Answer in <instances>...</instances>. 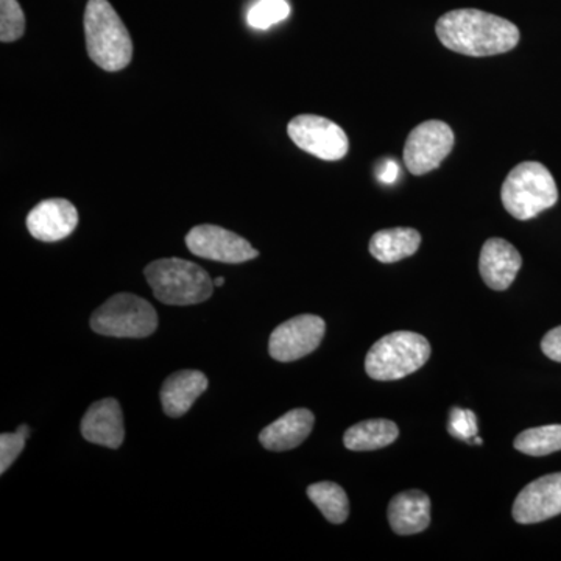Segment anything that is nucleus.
I'll list each match as a JSON object with an SVG mask.
<instances>
[{
	"instance_id": "nucleus-1",
	"label": "nucleus",
	"mask_w": 561,
	"mask_h": 561,
	"mask_svg": "<svg viewBox=\"0 0 561 561\" xmlns=\"http://www.w3.org/2000/svg\"><path fill=\"white\" fill-rule=\"evenodd\" d=\"M435 32L443 46L468 57L505 54L515 49L522 38L513 22L472 9L443 14Z\"/></svg>"
},
{
	"instance_id": "nucleus-2",
	"label": "nucleus",
	"mask_w": 561,
	"mask_h": 561,
	"mask_svg": "<svg viewBox=\"0 0 561 561\" xmlns=\"http://www.w3.org/2000/svg\"><path fill=\"white\" fill-rule=\"evenodd\" d=\"M88 55L99 68L117 72L133 60V41L108 0H90L84 10Z\"/></svg>"
},
{
	"instance_id": "nucleus-3",
	"label": "nucleus",
	"mask_w": 561,
	"mask_h": 561,
	"mask_svg": "<svg viewBox=\"0 0 561 561\" xmlns=\"http://www.w3.org/2000/svg\"><path fill=\"white\" fill-rule=\"evenodd\" d=\"M147 283L154 297L169 306H192L209 300L214 280L194 262L169 257L146 267Z\"/></svg>"
},
{
	"instance_id": "nucleus-4",
	"label": "nucleus",
	"mask_w": 561,
	"mask_h": 561,
	"mask_svg": "<svg viewBox=\"0 0 561 561\" xmlns=\"http://www.w3.org/2000/svg\"><path fill=\"white\" fill-rule=\"evenodd\" d=\"M501 198L511 216L529 220L559 202V190L546 165L527 161L508 173L502 184Z\"/></svg>"
},
{
	"instance_id": "nucleus-5",
	"label": "nucleus",
	"mask_w": 561,
	"mask_h": 561,
	"mask_svg": "<svg viewBox=\"0 0 561 561\" xmlns=\"http://www.w3.org/2000/svg\"><path fill=\"white\" fill-rule=\"evenodd\" d=\"M424 335L397 331L375 343L365 357V371L375 381H398L419 371L431 357Z\"/></svg>"
},
{
	"instance_id": "nucleus-6",
	"label": "nucleus",
	"mask_w": 561,
	"mask_h": 561,
	"mask_svg": "<svg viewBox=\"0 0 561 561\" xmlns=\"http://www.w3.org/2000/svg\"><path fill=\"white\" fill-rule=\"evenodd\" d=\"M92 331L106 337L144 339L158 328L153 306L133 294H117L91 317Z\"/></svg>"
},
{
	"instance_id": "nucleus-7",
	"label": "nucleus",
	"mask_w": 561,
	"mask_h": 561,
	"mask_svg": "<svg viewBox=\"0 0 561 561\" xmlns=\"http://www.w3.org/2000/svg\"><path fill=\"white\" fill-rule=\"evenodd\" d=\"M287 133L295 146L320 160L339 161L348 153V136L327 117L301 114L290 121Z\"/></svg>"
},
{
	"instance_id": "nucleus-8",
	"label": "nucleus",
	"mask_w": 561,
	"mask_h": 561,
	"mask_svg": "<svg viewBox=\"0 0 561 561\" xmlns=\"http://www.w3.org/2000/svg\"><path fill=\"white\" fill-rule=\"evenodd\" d=\"M454 147L451 127L427 121L413 128L404 146V162L412 175H426L448 158Z\"/></svg>"
},
{
	"instance_id": "nucleus-9",
	"label": "nucleus",
	"mask_w": 561,
	"mask_h": 561,
	"mask_svg": "<svg viewBox=\"0 0 561 561\" xmlns=\"http://www.w3.org/2000/svg\"><path fill=\"white\" fill-rule=\"evenodd\" d=\"M186 245L195 256L225 264H242L260 256V251L253 249L247 239L216 225L192 228L186 236Z\"/></svg>"
},
{
	"instance_id": "nucleus-10",
	"label": "nucleus",
	"mask_w": 561,
	"mask_h": 561,
	"mask_svg": "<svg viewBox=\"0 0 561 561\" xmlns=\"http://www.w3.org/2000/svg\"><path fill=\"white\" fill-rule=\"evenodd\" d=\"M327 323L317 316H298L272 332L268 353L278 362H294L319 348Z\"/></svg>"
},
{
	"instance_id": "nucleus-11",
	"label": "nucleus",
	"mask_w": 561,
	"mask_h": 561,
	"mask_svg": "<svg viewBox=\"0 0 561 561\" xmlns=\"http://www.w3.org/2000/svg\"><path fill=\"white\" fill-rule=\"evenodd\" d=\"M512 513L519 524L548 522L561 515V472L530 482L516 497Z\"/></svg>"
},
{
	"instance_id": "nucleus-12",
	"label": "nucleus",
	"mask_w": 561,
	"mask_h": 561,
	"mask_svg": "<svg viewBox=\"0 0 561 561\" xmlns=\"http://www.w3.org/2000/svg\"><path fill=\"white\" fill-rule=\"evenodd\" d=\"M79 225L76 206L65 198H50L38 203L28 213V232L41 242H58L68 238Z\"/></svg>"
},
{
	"instance_id": "nucleus-13",
	"label": "nucleus",
	"mask_w": 561,
	"mask_h": 561,
	"mask_svg": "<svg viewBox=\"0 0 561 561\" xmlns=\"http://www.w3.org/2000/svg\"><path fill=\"white\" fill-rule=\"evenodd\" d=\"M522 254L511 242L493 238L483 243L479 272L490 289L507 290L522 271Z\"/></svg>"
},
{
	"instance_id": "nucleus-14",
	"label": "nucleus",
	"mask_w": 561,
	"mask_h": 561,
	"mask_svg": "<svg viewBox=\"0 0 561 561\" xmlns=\"http://www.w3.org/2000/svg\"><path fill=\"white\" fill-rule=\"evenodd\" d=\"M84 440L106 448H121L125 438L124 415L113 398L94 402L81 420Z\"/></svg>"
},
{
	"instance_id": "nucleus-15",
	"label": "nucleus",
	"mask_w": 561,
	"mask_h": 561,
	"mask_svg": "<svg viewBox=\"0 0 561 561\" xmlns=\"http://www.w3.org/2000/svg\"><path fill=\"white\" fill-rule=\"evenodd\" d=\"M316 416L308 409H294L261 432L260 442L268 451L298 448L311 435Z\"/></svg>"
},
{
	"instance_id": "nucleus-16",
	"label": "nucleus",
	"mask_w": 561,
	"mask_h": 561,
	"mask_svg": "<svg viewBox=\"0 0 561 561\" xmlns=\"http://www.w3.org/2000/svg\"><path fill=\"white\" fill-rule=\"evenodd\" d=\"M387 516L394 534H421L431 524L430 496L420 490L402 491L390 501Z\"/></svg>"
},
{
	"instance_id": "nucleus-17",
	"label": "nucleus",
	"mask_w": 561,
	"mask_h": 561,
	"mask_svg": "<svg viewBox=\"0 0 561 561\" xmlns=\"http://www.w3.org/2000/svg\"><path fill=\"white\" fill-rule=\"evenodd\" d=\"M208 386L205 373L198 370L173 373L165 379L161 389V402L165 415L171 419L186 415L197 398L208 389Z\"/></svg>"
},
{
	"instance_id": "nucleus-18",
	"label": "nucleus",
	"mask_w": 561,
	"mask_h": 561,
	"mask_svg": "<svg viewBox=\"0 0 561 561\" xmlns=\"http://www.w3.org/2000/svg\"><path fill=\"white\" fill-rule=\"evenodd\" d=\"M420 245V232L413 228H390V230L376 232L368 250H370L371 256L382 264H393V262L413 256Z\"/></svg>"
},
{
	"instance_id": "nucleus-19",
	"label": "nucleus",
	"mask_w": 561,
	"mask_h": 561,
	"mask_svg": "<svg viewBox=\"0 0 561 561\" xmlns=\"http://www.w3.org/2000/svg\"><path fill=\"white\" fill-rule=\"evenodd\" d=\"M400 435L397 424L390 420H368L354 424L343 435V443L350 451H376L386 448Z\"/></svg>"
},
{
	"instance_id": "nucleus-20",
	"label": "nucleus",
	"mask_w": 561,
	"mask_h": 561,
	"mask_svg": "<svg viewBox=\"0 0 561 561\" xmlns=\"http://www.w3.org/2000/svg\"><path fill=\"white\" fill-rule=\"evenodd\" d=\"M309 500L332 524H342L348 519L350 501L345 490L334 482H319L308 489Z\"/></svg>"
},
{
	"instance_id": "nucleus-21",
	"label": "nucleus",
	"mask_w": 561,
	"mask_h": 561,
	"mask_svg": "<svg viewBox=\"0 0 561 561\" xmlns=\"http://www.w3.org/2000/svg\"><path fill=\"white\" fill-rule=\"evenodd\" d=\"M516 451L531 457L551 456L561 451V424H549V426L531 427L522 432L515 438Z\"/></svg>"
},
{
	"instance_id": "nucleus-22",
	"label": "nucleus",
	"mask_w": 561,
	"mask_h": 561,
	"mask_svg": "<svg viewBox=\"0 0 561 561\" xmlns=\"http://www.w3.org/2000/svg\"><path fill=\"white\" fill-rule=\"evenodd\" d=\"M290 14V5L287 0H260L251 7L247 14L250 27L257 31H267L272 25L287 20Z\"/></svg>"
},
{
	"instance_id": "nucleus-23",
	"label": "nucleus",
	"mask_w": 561,
	"mask_h": 561,
	"mask_svg": "<svg viewBox=\"0 0 561 561\" xmlns=\"http://www.w3.org/2000/svg\"><path fill=\"white\" fill-rule=\"evenodd\" d=\"M25 32V16L18 0H0V41L13 43Z\"/></svg>"
},
{
	"instance_id": "nucleus-24",
	"label": "nucleus",
	"mask_w": 561,
	"mask_h": 561,
	"mask_svg": "<svg viewBox=\"0 0 561 561\" xmlns=\"http://www.w3.org/2000/svg\"><path fill=\"white\" fill-rule=\"evenodd\" d=\"M448 432L457 440L471 443L478 437V419L476 413L467 409L453 408L449 412Z\"/></svg>"
},
{
	"instance_id": "nucleus-25",
	"label": "nucleus",
	"mask_w": 561,
	"mask_h": 561,
	"mask_svg": "<svg viewBox=\"0 0 561 561\" xmlns=\"http://www.w3.org/2000/svg\"><path fill=\"white\" fill-rule=\"evenodd\" d=\"M25 442H27V437L22 435L20 431L3 432L0 435V472L2 474H5L11 465L20 457Z\"/></svg>"
},
{
	"instance_id": "nucleus-26",
	"label": "nucleus",
	"mask_w": 561,
	"mask_h": 561,
	"mask_svg": "<svg viewBox=\"0 0 561 561\" xmlns=\"http://www.w3.org/2000/svg\"><path fill=\"white\" fill-rule=\"evenodd\" d=\"M541 350L549 359L561 364V327L553 328L542 337Z\"/></svg>"
},
{
	"instance_id": "nucleus-27",
	"label": "nucleus",
	"mask_w": 561,
	"mask_h": 561,
	"mask_svg": "<svg viewBox=\"0 0 561 561\" xmlns=\"http://www.w3.org/2000/svg\"><path fill=\"white\" fill-rule=\"evenodd\" d=\"M398 173H400V169H398L397 162L387 160L379 165L378 179L382 183L391 184L397 181Z\"/></svg>"
},
{
	"instance_id": "nucleus-28",
	"label": "nucleus",
	"mask_w": 561,
	"mask_h": 561,
	"mask_svg": "<svg viewBox=\"0 0 561 561\" xmlns=\"http://www.w3.org/2000/svg\"><path fill=\"white\" fill-rule=\"evenodd\" d=\"M18 431H20L22 435H25V437H31V427L25 426V424H22V426L18 427Z\"/></svg>"
},
{
	"instance_id": "nucleus-29",
	"label": "nucleus",
	"mask_w": 561,
	"mask_h": 561,
	"mask_svg": "<svg viewBox=\"0 0 561 561\" xmlns=\"http://www.w3.org/2000/svg\"><path fill=\"white\" fill-rule=\"evenodd\" d=\"M214 286H217V287L225 286V278L214 279Z\"/></svg>"
}]
</instances>
